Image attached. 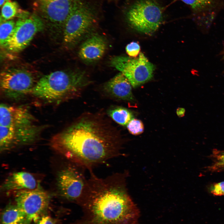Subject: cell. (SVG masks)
<instances>
[{
    "label": "cell",
    "instance_id": "1",
    "mask_svg": "<svg viewBox=\"0 0 224 224\" xmlns=\"http://www.w3.org/2000/svg\"><path fill=\"white\" fill-rule=\"evenodd\" d=\"M52 147L68 160L88 170L122 155L123 141L105 120L93 115L78 119L54 135Z\"/></svg>",
    "mask_w": 224,
    "mask_h": 224
},
{
    "label": "cell",
    "instance_id": "2",
    "mask_svg": "<svg viewBox=\"0 0 224 224\" xmlns=\"http://www.w3.org/2000/svg\"><path fill=\"white\" fill-rule=\"evenodd\" d=\"M127 171L87 179L81 203L83 215L75 224H140V212L127 187Z\"/></svg>",
    "mask_w": 224,
    "mask_h": 224
},
{
    "label": "cell",
    "instance_id": "3",
    "mask_svg": "<svg viewBox=\"0 0 224 224\" xmlns=\"http://www.w3.org/2000/svg\"><path fill=\"white\" fill-rule=\"evenodd\" d=\"M88 83L85 72L57 71L40 78L31 95L39 103L58 105L79 96Z\"/></svg>",
    "mask_w": 224,
    "mask_h": 224
},
{
    "label": "cell",
    "instance_id": "4",
    "mask_svg": "<svg viewBox=\"0 0 224 224\" xmlns=\"http://www.w3.org/2000/svg\"><path fill=\"white\" fill-rule=\"evenodd\" d=\"M39 79L35 72L23 67H12L0 73V90L3 97L13 100L31 95Z\"/></svg>",
    "mask_w": 224,
    "mask_h": 224
},
{
    "label": "cell",
    "instance_id": "5",
    "mask_svg": "<svg viewBox=\"0 0 224 224\" xmlns=\"http://www.w3.org/2000/svg\"><path fill=\"white\" fill-rule=\"evenodd\" d=\"M95 12L87 3L80 0L65 24L63 34L64 44L71 47L77 44L95 25Z\"/></svg>",
    "mask_w": 224,
    "mask_h": 224
},
{
    "label": "cell",
    "instance_id": "6",
    "mask_svg": "<svg viewBox=\"0 0 224 224\" xmlns=\"http://www.w3.org/2000/svg\"><path fill=\"white\" fill-rule=\"evenodd\" d=\"M80 0H34L35 13L39 16L52 33H63L66 21Z\"/></svg>",
    "mask_w": 224,
    "mask_h": 224
},
{
    "label": "cell",
    "instance_id": "7",
    "mask_svg": "<svg viewBox=\"0 0 224 224\" xmlns=\"http://www.w3.org/2000/svg\"><path fill=\"white\" fill-rule=\"evenodd\" d=\"M130 26L146 34L154 32L159 27L163 19V11L154 0H138L130 7L126 14Z\"/></svg>",
    "mask_w": 224,
    "mask_h": 224
},
{
    "label": "cell",
    "instance_id": "8",
    "mask_svg": "<svg viewBox=\"0 0 224 224\" xmlns=\"http://www.w3.org/2000/svg\"><path fill=\"white\" fill-rule=\"evenodd\" d=\"M57 175V187L60 195L64 199L79 205L87 179L86 169L82 165L69 161Z\"/></svg>",
    "mask_w": 224,
    "mask_h": 224
},
{
    "label": "cell",
    "instance_id": "9",
    "mask_svg": "<svg viewBox=\"0 0 224 224\" xmlns=\"http://www.w3.org/2000/svg\"><path fill=\"white\" fill-rule=\"evenodd\" d=\"M110 64L122 73L135 87L150 80L154 67L144 54L140 53L136 58L116 56L110 59Z\"/></svg>",
    "mask_w": 224,
    "mask_h": 224
},
{
    "label": "cell",
    "instance_id": "10",
    "mask_svg": "<svg viewBox=\"0 0 224 224\" xmlns=\"http://www.w3.org/2000/svg\"><path fill=\"white\" fill-rule=\"evenodd\" d=\"M47 127L37 124L15 127L0 126V152L34 143Z\"/></svg>",
    "mask_w": 224,
    "mask_h": 224
},
{
    "label": "cell",
    "instance_id": "11",
    "mask_svg": "<svg viewBox=\"0 0 224 224\" xmlns=\"http://www.w3.org/2000/svg\"><path fill=\"white\" fill-rule=\"evenodd\" d=\"M44 23L36 14L24 19L19 18L8 39L6 47L10 51L19 52L26 47L35 35L43 30Z\"/></svg>",
    "mask_w": 224,
    "mask_h": 224
},
{
    "label": "cell",
    "instance_id": "12",
    "mask_svg": "<svg viewBox=\"0 0 224 224\" xmlns=\"http://www.w3.org/2000/svg\"><path fill=\"white\" fill-rule=\"evenodd\" d=\"M50 200L49 194L40 188L16 192V205L26 214L24 224H31L37 220L48 208Z\"/></svg>",
    "mask_w": 224,
    "mask_h": 224
},
{
    "label": "cell",
    "instance_id": "13",
    "mask_svg": "<svg viewBox=\"0 0 224 224\" xmlns=\"http://www.w3.org/2000/svg\"><path fill=\"white\" fill-rule=\"evenodd\" d=\"M37 120L27 108L2 104L0 106V126L15 127L36 124Z\"/></svg>",
    "mask_w": 224,
    "mask_h": 224
},
{
    "label": "cell",
    "instance_id": "14",
    "mask_svg": "<svg viewBox=\"0 0 224 224\" xmlns=\"http://www.w3.org/2000/svg\"><path fill=\"white\" fill-rule=\"evenodd\" d=\"M107 48V43L105 39L99 35H94L81 45L78 51V56L85 62H94L102 58Z\"/></svg>",
    "mask_w": 224,
    "mask_h": 224
},
{
    "label": "cell",
    "instance_id": "15",
    "mask_svg": "<svg viewBox=\"0 0 224 224\" xmlns=\"http://www.w3.org/2000/svg\"><path fill=\"white\" fill-rule=\"evenodd\" d=\"M38 182L31 174L25 172H15L5 180L1 186L2 191L16 192L23 190H34L40 188Z\"/></svg>",
    "mask_w": 224,
    "mask_h": 224
},
{
    "label": "cell",
    "instance_id": "16",
    "mask_svg": "<svg viewBox=\"0 0 224 224\" xmlns=\"http://www.w3.org/2000/svg\"><path fill=\"white\" fill-rule=\"evenodd\" d=\"M131 86L127 78L120 72L105 83L104 89L107 94L117 99L132 101L134 99Z\"/></svg>",
    "mask_w": 224,
    "mask_h": 224
},
{
    "label": "cell",
    "instance_id": "17",
    "mask_svg": "<svg viewBox=\"0 0 224 224\" xmlns=\"http://www.w3.org/2000/svg\"><path fill=\"white\" fill-rule=\"evenodd\" d=\"M26 218L25 212L16 204H9L2 211L1 224H24Z\"/></svg>",
    "mask_w": 224,
    "mask_h": 224
},
{
    "label": "cell",
    "instance_id": "18",
    "mask_svg": "<svg viewBox=\"0 0 224 224\" xmlns=\"http://www.w3.org/2000/svg\"><path fill=\"white\" fill-rule=\"evenodd\" d=\"M110 116L118 124L126 125L133 118L132 112L122 107H116L110 110L108 112Z\"/></svg>",
    "mask_w": 224,
    "mask_h": 224
},
{
    "label": "cell",
    "instance_id": "19",
    "mask_svg": "<svg viewBox=\"0 0 224 224\" xmlns=\"http://www.w3.org/2000/svg\"><path fill=\"white\" fill-rule=\"evenodd\" d=\"M23 11L20 8L15 1H10L5 2L2 6L1 12L0 22L12 19Z\"/></svg>",
    "mask_w": 224,
    "mask_h": 224
},
{
    "label": "cell",
    "instance_id": "20",
    "mask_svg": "<svg viewBox=\"0 0 224 224\" xmlns=\"http://www.w3.org/2000/svg\"><path fill=\"white\" fill-rule=\"evenodd\" d=\"M210 157L212 162L207 168L208 171L217 172L224 170V150L214 149Z\"/></svg>",
    "mask_w": 224,
    "mask_h": 224
},
{
    "label": "cell",
    "instance_id": "21",
    "mask_svg": "<svg viewBox=\"0 0 224 224\" xmlns=\"http://www.w3.org/2000/svg\"><path fill=\"white\" fill-rule=\"evenodd\" d=\"M16 23L13 20L1 22L0 26V43L1 46L6 47L8 39L15 26Z\"/></svg>",
    "mask_w": 224,
    "mask_h": 224
},
{
    "label": "cell",
    "instance_id": "22",
    "mask_svg": "<svg viewBox=\"0 0 224 224\" xmlns=\"http://www.w3.org/2000/svg\"><path fill=\"white\" fill-rule=\"evenodd\" d=\"M127 128L132 134L138 135L142 133L144 130V126L142 122L138 119L133 118L127 125Z\"/></svg>",
    "mask_w": 224,
    "mask_h": 224
},
{
    "label": "cell",
    "instance_id": "23",
    "mask_svg": "<svg viewBox=\"0 0 224 224\" xmlns=\"http://www.w3.org/2000/svg\"><path fill=\"white\" fill-rule=\"evenodd\" d=\"M189 5L194 10L199 11L209 6L213 0H180Z\"/></svg>",
    "mask_w": 224,
    "mask_h": 224
},
{
    "label": "cell",
    "instance_id": "24",
    "mask_svg": "<svg viewBox=\"0 0 224 224\" xmlns=\"http://www.w3.org/2000/svg\"><path fill=\"white\" fill-rule=\"evenodd\" d=\"M126 51L130 57H136L139 54L140 48L139 44L135 42L128 44L126 47Z\"/></svg>",
    "mask_w": 224,
    "mask_h": 224
},
{
    "label": "cell",
    "instance_id": "25",
    "mask_svg": "<svg viewBox=\"0 0 224 224\" xmlns=\"http://www.w3.org/2000/svg\"><path fill=\"white\" fill-rule=\"evenodd\" d=\"M210 191L212 194L215 196L224 195V181L213 184L210 188Z\"/></svg>",
    "mask_w": 224,
    "mask_h": 224
},
{
    "label": "cell",
    "instance_id": "26",
    "mask_svg": "<svg viewBox=\"0 0 224 224\" xmlns=\"http://www.w3.org/2000/svg\"><path fill=\"white\" fill-rule=\"evenodd\" d=\"M36 224H55L53 219L49 216L44 215L38 219Z\"/></svg>",
    "mask_w": 224,
    "mask_h": 224
},
{
    "label": "cell",
    "instance_id": "27",
    "mask_svg": "<svg viewBox=\"0 0 224 224\" xmlns=\"http://www.w3.org/2000/svg\"><path fill=\"white\" fill-rule=\"evenodd\" d=\"M185 113V110L183 108H179L177 111V114L180 117L183 116Z\"/></svg>",
    "mask_w": 224,
    "mask_h": 224
},
{
    "label": "cell",
    "instance_id": "28",
    "mask_svg": "<svg viewBox=\"0 0 224 224\" xmlns=\"http://www.w3.org/2000/svg\"><path fill=\"white\" fill-rule=\"evenodd\" d=\"M10 1H11V0H0V7L2 6L5 2Z\"/></svg>",
    "mask_w": 224,
    "mask_h": 224
},
{
    "label": "cell",
    "instance_id": "29",
    "mask_svg": "<svg viewBox=\"0 0 224 224\" xmlns=\"http://www.w3.org/2000/svg\"><path fill=\"white\" fill-rule=\"evenodd\" d=\"M223 58L224 59V45L223 49Z\"/></svg>",
    "mask_w": 224,
    "mask_h": 224
}]
</instances>
